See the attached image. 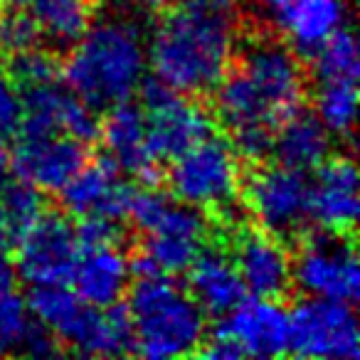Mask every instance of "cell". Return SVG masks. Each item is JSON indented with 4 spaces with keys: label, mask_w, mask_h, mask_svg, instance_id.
I'll list each match as a JSON object with an SVG mask.
<instances>
[{
    "label": "cell",
    "mask_w": 360,
    "mask_h": 360,
    "mask_svg": "<svg viewBox=\"0 0 360 360\" xmlns=\"http://www.w3.org/2000/svg\"><path fill=\"white\" fill-rule=\"evenodd\" d=\"M235 50V0H180L160 18L148 60L180 94H207L227 75Z\"/></svg>",
    "instance_id": "cell-1"
},
{
    "label": "cell",
    "mask_w": 360,
    "mask_h": 360,
    "mask_svg": "<svg viewBox=\"0 0 360 360\" xmlns=\"http://www.w3.org/2000/svg\"><path fill=\"white\" fill-rule=\"evenodd\" d=\"M148 67V52L139 25L109 18L72 45L65 62V82L94 111L129 101L139 91Z\"/></svg>",
    "instance_id": "cell-2"
},
{
    "label": "cell",
    "mask_w": 360,
    "mask_h": 360,
    "mask_svg": "<svg viewBox=\"0 0 360 360\" xmlns=\"http://www.w3.org/2000/svg\"><path fill=\"white\" fill-rule=\"evenodd\" d=\"M126 309L134 323V350L146 358L193 355L207 335L205 311L170 274L139 276Z\"/></svg>",
    "instance_id": "cell-3"
},
{
    "label": "cell",
    "mask_w": 360,
    "mask_h": 360,
    "mask_svg": "<svg viewBox=\"0 0 360 360\" xmlns=\"http://www.w3.org/2000/svg\"><path fill=\"white\" fill-rule=\"evenodd\" d=\"M27 306L37 323L75 353L101 358L134 353V323L126 306L96 309L65 284L32 286Z\"/></svg>",
    "instance_id": "cell-4"
},
{
    "label": "cell",
    "mask_w": 360,
    "mask_h": 360,
    "mask_svg": "<svg viewBox=\"0 0 360 360\" xmlns=\"http://www.w3.org/2000/svg\"><path fill=\"white\" fill-rule=\"evenodd\" d=\"M170 160L168 183L180 202L198 210L222 212L240 195V153L230 141L210 134Z\"/></svg>",
    "instance_id": "cell-5"
},
{
    "label": "cell",
    "mask_w": 360,
    "mask_h": 360,
    "mask_svg": "<svg viewBox=\"0 0 360 360\" xmlns=\"http://www.w3.org/2000/svg\"><path fill=\"white\" fill-rule=\"evenodd\" d=\"M245 200L262 230L276 240H299L311 220V180L306 170L266 163L252 170Z\"/></svg>",
    "instance_id": "cell-6"
},
{
    "label": "cell",
    "mask_w": 360,
    "mask_h": 360,
    "mask_svg": "<svg viewBox=\"0 0 360 360\" xmlns=\"http://www.w3.org/2000/svg\"><path fill=\"white\" fill-rule=\"evenodd\" d=\"M291 281L316 299L355 304L360 294V269L353 240L328 230L301 240L299 252L291 259Z\"/></svg>",
    "instance_id": "cell-7"
},
{
    "label": "cell",
    "mask_w": 360,
    "mask_h": 360,
    "mask_svg": "<svg viewBox=\"0 0 360 360\" xmlns=\"http://www.w3.org/2000/svg\"><path fill=\"white\" fill-rule=\"evenodd\" d=\"M141 109L146 114V136L150 153L170 160L193 143L212 134V121L202 106L170 89L158 77L141 82Z\"/></svg>",
    "instance_id": "cell-8"
},
{
    "label": "cell",
    "mask_w": 360,
    "mask_h": 360,
    "mask_svg": "<svg viewBox=\"0 0 360 360\" xmlns=\"http://www.w3.org/2000/svg\"><path fill=\"white\" fill-rule=\"evenodd\" d=\"M289 353L299 358H358L360 335L353 304L316 296L301 301L289 311Z\"/></svg>",
    "instance_id": "cell-9"
},
{
    "label": "cell",
    "mask_w": 360,
    "mask_h": 360,
    "mask_svg": "<svg viewBox=\"0 0 360 360\" xmlns=\"http://www.w3.org/2000/svg\"><path fill=\"white\" fill-rule=\"evenodd\" d=\"M237 70L252 82L276 124L301 109L306 89L304 67L289 45L279 40L250 42Z\"/></svg>",
    "instance_id": "cell-10"
},
{
    "label": "cell",
    "mask_w": 360,
    "mask_h": 360,
    "mask_svg": "<svg viewBox=\"0 0 360 360\" xmlns=\"http://www.w3.org/2000/svg\"><path fill=\"white\" fill-rule=\"evenodd\" d=\"M79 242L70 217L62 212H42L18 237V276L30 286L70 281Z\"/></svg>",
    "instance_id": "cell-11"
},
{
    "label": "cell",
    "mask_w": 360,
    "mask_h": 360,
    "mask_svg": "<svg viewBox=\"0 0 360 360\" xmlns=\"http://www.w3.org/2000/svg\"><path fill=\"white\" fill-rule=\"evenodd\" d=\"M20 101L22 116L15 129L20 136L65 134L82 143H91L99 136L101 124L96 111L57 79L22 89Z\"/></svg>",
    "instance_id": "cell-12"
},
{
    "label": "cell",
    "mask_w": 360,
    "mask_h": 360,
    "mask_svg": "<svg viewBox=\"0 0 360 360\" xmlns=\"http://www.w3.org/2000/svg\"><path fill=\"white\" fill-rule=\"evenodd\" d=\"M220 319L212 335L225 338L240 358H281L289 353V311L274 299H242Z\"/></svg>",
    "instance_id": "cell-13"
},
{
    "label": "cell",
    "mask_w": 360,
    "mask_h": 360,
    "mask_svg": "<svg viewBox=\"0 0 360 360\" xmlns=\"http://www.w3.org/2000/svg\"><path fill=\"white\" fill-rule=\"evenodd\" d=\"M86 160V143L65 134H50L20 136L8 163L13 165L18 180H25L37 191L60 193Z\"/></svg>",
    "instance_id": "cell-14"
},
{
    "label": "cell",
    "mask_w": 360,
    "mask_h": 360,
    "mask_svg": "<svg viewBox=\"0 0 360 360\" xmlns=\"http://www.w3.org/2000/svg\"><path fill=\"white\" fill-rule=\"evenodd\" d=\"M143 255L160 274L188 271L198 252L205 247L207 220L198 207L188 202H168L148 232Z\"/></svg>",
    "instance_id": "cell-15"
},
{
    "label": "cell",
    "mask_w": 360,
    "mask_h": 360,
    "mask_svg": "<svg viewBox=\"0 0 360 360\" xmlns=\"http://www.w3.org/2000/svg\"><path fill=\"white\" fill-rule=\"evenodd\" d=\"M311 180V220L321 230L350 235L358 222V168L348 155H330L316 165Z\"/></svg>",
    "instance_id": "cell-16"
},
{
    "label": "cell",
    "mask_w": 360,
    "mask_h": 360,
    "mask_svg": "<svg viewBox=\"0 0 360 360\" xmlns=\"http://www.w3.org/2000/svg\"><path fill=\"white\" fill-rule=\"evenodd\" d=\"M121 168L109 153L96 160H86L60 191L62 205L75 217L106 215L121 220L126 217L131 200V191L119 178Z\"/></svg>",
    "instance_id": "cell-17"
},
{
    "label": "cell",
    "mask_w": 360,
    "mask_h": 360,
    "mask_svg": "<svg viewBox=\"0 0 360 360\" xmlns=\"http://www.w3.org/2000/svg\"><path fill=\"white\" fill-rule=\"evenodd\" d=\"M245 289L255 296L276 299L291 284V259L274 235L264 230H242L232 255Z\"/></svg>",
    "instance_id": "cell-18"
},
{
    "label": "cell",
    "mask_w": 360,
    "mask_h": 360,
    "mask_svg": "<svg viewBox=\"0 0 360 360\" xmlns=\"http://www.w3.org/2000/svg\"><path fill=\"white\" fill-rule=\"evenodd\" d=\"M106 111L109 114L99 129V134L104 136L106 153L116 160L121 170L139 178L146 186H155L160 170L158 158L150 153L148 136H146L143 109L131 101H121Z\"/></svg>",
    "instance_id": "cell-19"
},
{
    "label": "cell",
    "mask_w": 360,
    "mask_h": 360,
    "mask_svg": "<svg viewBox=\"0 0 360 360\" xmlns=\"http://www.w3.org/2000/svg\"><path fill=\"white\" fill-rule=\"evenodd\" d=\"M129 274L131 264L119 247L96 245L79 247L70 281L82 301L96 309H106L111 304H119V299L126 294Z\"/></svg>",
    "instance_id": "cell-20"
},
{
    "label": "cell",
    "mask_w": 360,
    "mask_h": 360,
    "mask_svg": "<svg viewBox=\"0 0 360 360\" xmlns=\"http://www.w3.org/2000/svg\"><path fill=\"white\" fill-rule=\"evenodd\" d=\"M188 271H191L193 299L207 314L225 316L245 299V281H242L232 257H227L222 250L202 247L193 264L188 266Z\"/></svg>",
    "instance_id": "cell-21"
},
{
    "label": "cell",
    "mask_w": 360,
    "mask_h": 360,
    "mask_svg": "<svg viewBox=\"0 0 360 360\" xmlns=\"http://www.w3.org/2000/svg\"><path fill=\"white\" fill-rule=\"evenodd\" d=\"M276 20L296 55L314 57L343 27L345 0H289V6L276 13Z\"/></svg>",
    "instance_id": "cell-22"
},
{
    "label": "cell",
    "mask_w": 360,
    "mask_h": 360,
    "mask_svg": "<svg viewBox=\"0 0 360 360\" xmlns=\"http://www.w3.org/2000/svg\"><path fill=\"white\" fill-rule=\"evenodd\" d=\"M271 153L281 165L296 170H314L321 160L328 158L330 131L321 124L316 114L296 109L284 121H279V129H274Z\"/></svg>",
    "instance_id": "cell-23"
},
{
    "label": "cell",
    "mask_w": 360,
    "mask_h": 360,
    "mask_svg": "<svg viewBox=\"0 0 360 360\" xmlns=\"http://www.w3.org/2000/svg\"><path fill=\"white\" fill-rule=\"evenodd\" d=\"M40 35L57 47H72L91 25V0H30Z\"/></svg>",
    "instance_id": "cell-24"
},
{
    "label": "cell",
    "mask_w": 360,
    "mask_h": 360,
    "mask_svg": "<svg viewBox=\"0 0 360 360\" xmlns=\"http://www.w3.org/2000/svg\"><path fill=\"white\" fill-rule=\"evenodd\" d=\"M316 116L335 136H350L358 121V79L316 82Z\"/></svg>",
    "instance_id": "cell-25"
},
{
    "label": "cell",
    "mask_w": 360,
    "mask_h": 360,
    "mask_svg": "<svg viewBox=\"0 0 360 360\" xmlns=\"http://www.w3.org/2000/svg\"><path fill=\"white\" fill-rule=\"evenodd\" d=\"M311 60H314L316 82L358 79V42L348 27H340L338 32H333Z\"/></svg>",
    "instance_id": "cell-26"
},
{
    "label": "cell",
    "mask_w": 360,
    "mask_h": 360,
    "mask_svg": "<svg viewBox=\"0 0 360 360\" xmlns=\"http://www.w3.org/2000/svg\"><path fill=\"white\" fill-rule=\"evenodd\" d=\"M0 205H3V212H6L8 225H11L15 240L45 212L40 191L25 183V180L0 186Z\"/></svg>",
    "instance_id": "cell-27"
},
{
    "label": "cell",
    "mask_w": 360,
    "mask_h": 360,
    "mask_svg": "<svg viewBox=\"0 0 360 360\" xmlns=\"http://www.w3.org/2000/svg\"><path fill=\"white\" fill-rule=\"evenodd\" d=\"M32 326H35V316L30 314L27 301L15 294V289L0 296V348L3 353L8 350L20 353Z\"/></svg>",
    "instance_id": "cell-28"
},
{
    "label": "cell",
    "mask_w": 360,
    "mask_h": 360,
    "mask_svg": "<svg viewBox=\"0 0 360 360\" xmlns=\"http://www.w3.org/2000/svg\"><path fill=\"white\" fill-rule=\"evenodd\" d=\"M40 40V27L35 18L25 13V8H6L0 13V50L6 55H20L32 47H37Z\"/></svg>",
    "instance_id": "cell-29"
},
{
    "label": "cell",
    "mask_w": 360,
    "mask_h": 360,
    "mask_svg": "<svg viewBox=\"0 0 360 360\" xmlns=\"http://www.w3.org/2000/svg\"><path fill=\"white\" fill-rule=\"evenodd\" d=\"M11 79L15 82L18 91L27 89V86H37V84H47V82H55L60 77V67L52 60L47 52L40 50H27L20 55H13L11 60Z\"/></svg>",
    "instance_id": "cell-30"
},
{
    "label": "cell",
    "mask_w": 360,
    "mask_h": 360,
    "mask_svg": "<svg viewBox=\"0 0 360 360\" xmlns=\"http://www.w3.org/2000/svg\"><path fill=\"white\" fill-rule=\"evenodd\" d=\"M77 242L79 247H96V245H119L121 240V222L106 215H86L79 217Z\"/></svg>",
    "instance_id": "cell-31"
},
{
    "label": "cell",
    "mask_w": 360,
    "mask_h": 360,
    "mask_svg": "<svg viewBox=\"0 0 360 360\" xmlns=\"http://www.w3.org/2000/svg\"><path fill=\"white\" fill-rule=\"evenodd\" d=\"M22 116V101H20V91H18L15 82L11 79L3 67H0V131H11L18 129Z\"/></svg>",
    "instance_id": "cell-32"
},
{
    "label": "cell",
    "mask_w": 360,
    "mask_h": 360,
    "mask_svg": "<svg viewBox=\"0 0 360 360\" xmlns=\"http://www.w3.org/2000/svg\"><path fill=\"white\" fill-rule=\"evenodd\" d=\"M15 279H18L15 266H13V262H8L6 257H3V252H0V296L15 289Z\"/></svg>",
    "instance_id": "cell-33"
},
{
    "label": "cell",
    "mask_w": 360,
    "mask_h": 360,
    "mask_svg": "<svg viewBox=\"0 0 360 360\" xmlns=\"http://www.w3.org/2000/svg\"><path fill=\"white\" fill-rule=\"evenodd\" d=\"M13 242H15V237H13V230H11V225H8V217H6V212H3V205H0V252L6 250V247H11Z\"/></svg>",
    "instance_id": "cell-34"
},
{
    "label": "cell",
    "mask_w": 360,
    "mask_h": 360,
    "mask_svg": "<svg viewBox=\"0 0 360 360\" xmlns=\"http://www.w3.org/2000/svg\"><path fill=\"white\" fill-rule=\"evenodd\" d=\"M255 6H259L262 11L276 15V13H281L286 6H289V0H255Z\"/></svg>",
    "instance_id": "cell-35"
},
{
    "label": "cell",
    "mask_w": 360,
    "mask_h": 360,
    "mask_svg": "<svg viewBox=\"0 0 360 360\" xmlns=\"http://www.w3.org/2000/svg\"><path fill=\"white\" fill-rule=\"evenodd\" d=\"M8 158H11V150H8L6 143V131H0V168H6Z\"/></svg>",
    "instance_id": "cell-36"
},
{
    "label": "cell",
    "mask_w": 360,
    "mask_h": 360,
    "mask_svg": "<svg viewBox=\"0 0 360 360\" xmlns=\"http://www.w3.org/2000/svg\"><path fill=\"white\" fill-rule=\"evenodd\" d=\"M0 6L3 8H27L30 6V0H0Z\"/></svg>",
    "instance_id": "cell-37"
},
{
    "label": "cell",
    "mask_w": 360,
    "mask_h": 360,
    "mask_svg": "<svg viewBox=\"0 0 360 360\" xmlns=\"http://www.w3.org/2000/svg\"><path fill=\"white\" fill-rule=\"evenodd\" d=\"M141 6H146V8H163L168 0H139Z\"/></svg>",
    "instance_id": "cell-38"
},
{
    "label": "cell",
    "mask_w": 360,
    "mask_h": 360,
    "mask_svg": "<svg viewBox=\"0 0 360 360\" xmlns=\"http://www.w3.org/2000/svg\"><path fill=\"white\" fill-rule=\"evenodd\" d=\"M0 353H3V348H0Z\"/></svg>",
    "instance_id": "cell-39"
},
{
    "label": "cell",
    "mask_w": 360,
    "mask_h": 360,
    "mask_svg": "<svg viewBox=\"0 0 360 360\" xmlns=\"http://www.w3.org/2000/svg\"><path fill=\"white\" fill-rule=\"evenodd\" d=\"M0 186H3V183H0Z\"/></svg>",
    "instance_id": "cell-40"
}]
</instances>
